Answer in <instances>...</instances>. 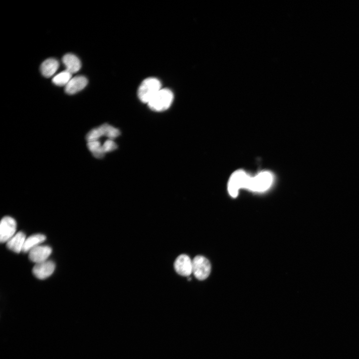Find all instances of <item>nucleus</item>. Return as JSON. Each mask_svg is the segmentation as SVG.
I'll return each mask as SVG.
<instances>
[{"mask_svg":"<svg viewBox=\"0 0 359 359\" xmlns=\"http://www.w3.org/2000/svg\"><path fill=\"white\" fill-rule=\"evenodd\" d=\"M161 89V83L158 79L149 77L141 83L138 90V96L141 101L148 104Z\"/></svg>","mask_w":359,"mask_h":359,"instance_id":"f257e3e1","label":"nucleus"},{"mask_svg":"<svg viewBox=\"0 0 359 359\" xmlns=\"http://www.w3.org/2000/svg\"><path fill=\"white\" fill-rule=\"evenodd\" d=\"M174 99L173 92L169 89H161L148 103L149 108L155 111L161 112L168 109Z\"/></svg>","mask_w":359,"mask_h":359,"instance_id":"f03ea898","label":"nucleus"},{"mask_svg":"<svg viewBox=\"0 0 359 359\" xmlns=\"http://www.w3.org/2000/svg\"><path fill=\"white\" fill-rule=\"evenodd\" d=\"M250 176L244 171L238 170L231 176L228 182V191L233 197H236L239 189L241 188H248Z\"/></svg>","mask_w":359,"mask_h":359,"instance_id":"7ed1b4c3","label":"nucleus"},{"mask_svg":"<svg viewBox=\"0 0 359 359\" xmlns=\"http://www.w3.org/2000/svg\"><path fill=\"white\" fill-rule=\"evenodd\" d=\"M273 180L270 172H261L253 177H250L247 189L253 191H264L271 186Z\"/></svg>","mask_w":359,"mask_h":359,"instance_id":"20e7f679","label":"nucleus"},{"mask_svg":"<svg viewBox=\"0 0 359 359\" xmlns=\"http://www.w3.org/2000/svg\"><path fill=\"white\" fill-rule=\"evenodd\" d=\"M192 261V273L199 280L206 279L210 274L211 265L208 260L201 255L194 257Z\"/></svg>","mask_w":359,"mask_h":359,"instance_id":"39448f33","label":"nucleus"},{"mask_svg":"<svg viewBox=\"0 0 359 359\" xmlns=\"http://www.w3.org/2000/svg\"><path fill=\"white\" fill-rule=\"evenodd\" d=\"M16 230V222L15 219L9 216H4L1 219L0 224V242H7L15 235Z\"/></svg>","mask_w":359,"mask_h":359,"instance_id":"423d86ee","label":"nucleus"},{"mask_svg":"<svg viewBox=\"0 0 359 359\" xmlns=\"http://www.w3.org/2000/svg\"><path fill=\"white\" fill-rule=\"evenodd\" d=\"M176 272L183 276H189L192 273V261L186 254L179 255L174 262Z\"/></svg>","mask_w":359,"mask_h":359,"instance_id":"0eeeda50","label":"nucleus"},{"mask_svg":"<svg viewBox=\"0 0 359 359\" xmlns=\"http://www.w3.org/2000/svg\"><path fill=\"white\" fill-rule=\"evenodd\" d=\"M55 265L51 260L36 263L32 269L33 275L38 279H44L49 277L54 272Z\"/></svg>","mask_w":359,"mask_h":359,"instance_id":"6e6552de","label":"nucleus"},{"mask_svg":"<svg viewBox=\"0 0 359 359\" xmlns=\"http://www.w3.org/2000/svg\"><path fill=\"white\" fill-rule=\"evenodd\" d=\"M51 252L50 246L39 245L28 252V258L31 261L38 263L47 260Z\"/></svg>","mask_w":359,"mask_h":359,"instance_id":"1a4fd4ad","label":"nucleus"},{"mask_svg":"<svg viewBox=\"0 0 359 359\" xmlns=\"http://www.w3.org/2000/svg\"><path fill=\"white\" fill-rule=\"evenodd\" d=\"M88 83L87 79L83 76H77L71 79L65 86V91L68 94H74L84 89Z\"/></svg>","mask_w":359,"mask_h":359,"instance_id":"9d476101","label":"nucleus"},{"mask_svg":"<svg viewBox=\"0 0 359 359\" xmlns=\"http://www.w3.org/2000/svg\"><path fill=\"white\" fill-rule=\"evenodd\" d=\"M26 238V235L23 232H18L6 242V246L11 251L20 253L22 252Z\"/></svg>","mask_w":359,"mask_h":359,"instance_id":"9b49d317","label":"nucleus"},{"mask_svg":"<svg viewBox=\"0 0 359 359\" xmlns=\"http://www.w3.org/2000/svg\"><path fill=\"white\" fill-rule=\"evenodd\" d=\"M62 62L66 70L72 74L77 72L81 68L80 60L76 56L71 53L64 55L62 57Z\"/></svg>","mask_w":359,"mask_h":359,"instance_id":"f8f14e48","label":"nucleus"},{"mask_svg":"<svg viewBox=\"0 0 359 359\" xmlns=\"http://www.w3.org/2000/svg\"><path fill=\"white\" fill-rule=\"evenodd\" d=\"M45 239L46 236L43 234H35L30 235L26 238L22 252L23 253L29 252L31 249L39 245Z\"/></svg>","mask_w":359,"mask_h":359,"instance_id":"ddd939ff","label":"nucleus"},{"mask_svg":"<svg viewBox=\"0 0 359 359\" xmlns=\"http://www.w3.org/2000/svg\"><path fill=\"white\" fill-rule=\"evenodd\" d=\"M59 62L54 58H48L44 61L40 66V71L44 77H50L56 71Z\"/></svg>","mask_w":359,"mask_h":359,"instance_id":"4468645a","label":"nucleus"},{"mask_svg":"<svg viewBox=\"0 0 359 359\" xmlns=\"http://www.w3.org/2000/svg\"><path fill=\"white\" fill-rule=\"evenodd\" d=\"M72 78V73L65 70L56 75L52 78V82L57 86H66Z\"/></svg>","mask_w":359,"mask_h":359,"instance_id":"2eb2a0df","label":"nucleus"},{"mask_svg":"<svg viewBox=\"0 0 359 359\" xmlns=\"http://www.w3.org/2000/svg\"><path fill=\"white\" fill-rule=\"evenodd\" d=\"M105 134V127L103 124L97 128L91 129L86 135V139L88 142L97 141Z\"/></svg>","mask_w":359,"mask_h":359,"instance_id":"dca6fc26","label":"nucleus"},{"mask_svg":"<svg viewBox=\"0 0 359 359\" xmlns=\"http://www.w3.org/2000/svg\"><path fill=\"white\" fill-rule=\"evenodd\" d=\"M120 135V131L118 129L108 125L106 132V136L108 137L110 140L116 138Z\"/></svg>","mask_w":359,"mask_h":359,"instance_id":"f3484780","label":"nucleus"},{"mask_svg":"<svg viewBox=\"0 0 359 359\" xmlns=\"http://www.w3.org/2000/svg\"><path fill=\"white\" fill-rule=\"evenodd\" d=\"M102 148L106 153L115 150L117 148V145L112 140L109 139L105 142L102 145Z\"/></svg>","mask_w":359,"mask_h":359,"instance_id":"a211bd4d","label":"nucleus"},{"mask_svg":"<svg viewBox=\"0 0 359 359\" xmlns=\"http://www.w3.org/2000/svg\"><path fill=\"white\" fill-rule=\"evenodd\" d=\"M87 145L88 149L92 153L97 151L102 146L98 140L88 142Z\"/></svg>","mask_w":359,"mask_h":359,"instance_id":"6ab92c4d","label":"nucleus"}]
</instances>
